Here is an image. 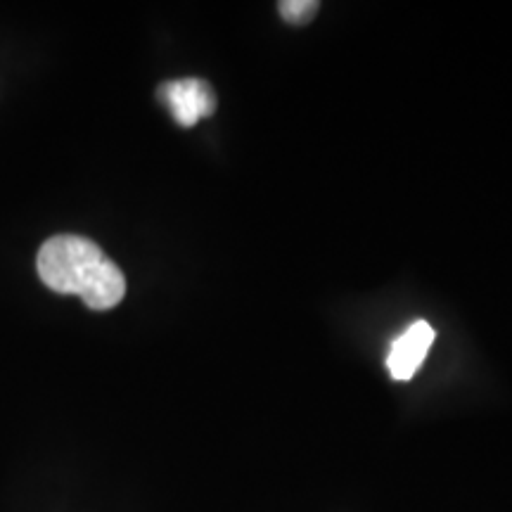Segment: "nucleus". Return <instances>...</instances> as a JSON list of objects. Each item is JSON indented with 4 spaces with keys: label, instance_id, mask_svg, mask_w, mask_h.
I'll use <instances>...</instances> for the list:
<instances>
[{
    "label": "nucleus",
    "instance_id": "obj_3",
    "mask_svg": "<svg viewBox=\"0 0 512 512\" xmlns=\"http://www.w3.org/2000/svg\"><path fill=\"white\" fill-rule=\"evenodd\" d=\"M437 332L427 320H415L406 332L394 339L387 354V368L394 380H411L430 354Z\"/></svg>",
    "mask_w": 512,
    "mask_h": 512
},
{
    "label": "nucleus",
    "instance_id": "obj_1",
    "mask_svg": "<svg viewBox=\"0 0 512 512\" xmlns=\"http://www.w3.org/2000/svg\"><path fill=\"white\" fill-rule=\"evenodd\" d=\"M41 280L57 294H76L93 311H110L126 294L121 268L93 240L55 235L38 249Z\"/></svg>",
    "mask_w": 512,
    "mask_h": 512
},
{
    "label": "nucleus",
    "instance_id": "obj_4",
    "mask_svg": "<svg viewBox=\"0 0 512 512\" xmlns=\"http://www.w3.org/2000/svg\"><path fill=\"white\" fill-rule=\"evenodd\" d=\"M318 8H320L318 0H283V3L278 5L280 15H283L285 22L297 24V27L309 24L311 19L316 17Z\"/></svg>",
    "mask_w": 512,
    "mask_h": 512
},
{
    "label": "nucleus",
    "instance_id": "obj_2",
    "mask_svg": "<svg viewBox=\"0 0 512 512\" xmlns=\"http://www.w3.org/2000/svg\"><path fill=\"white\" fill-rule=\"evenodd\" d=\"M159 100L169 107L174 119L183 128L195 126L204 117L216 112V95L202 79L169 81L159 88Z\"/></svg>",
    "mask_w": 512,
    "mask_h": 512
}]
</instances>
